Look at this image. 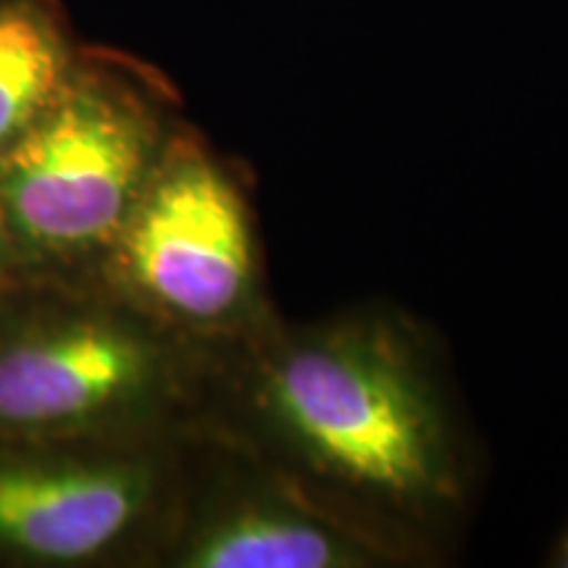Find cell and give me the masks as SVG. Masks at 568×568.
I'll return each instance as SVG.
<instances>
[{
    "label": "cell",
    "mask_w": 568,
    "mask_h": 568,
    "mask_svg": "<svg viewBox=\"0 0 568 568\" xmlns=\"http://www.w3.org/2000/svg\"><path fill=\"white\" fill-rule=\"evenodd\" d=\"M205 429L245 445L408 566L447 558L477 464L429 329L393 305L272 324L224 347Z\"/></svg>",
    "instance_id": "cell-1"
},
{
    "label": "cell",
    "mask_w": 568,
    "mask_h": 568,
    "mask_svg": "<svg viewBox=\"0 0 568 568\" xmlns=\"http://www.w3.org/2000/svg\"><path fill=\"white\" fill-rule=\"evenodd\" d=\"M219 361L109 290L0 337V443L187 435L209 418Z\"/></svg>",
    "instance_id": "cell-2"
},
{
    "label": "cell",
    "mask_w": 568,
    "mask_h": 568,
    "mask_svg": "<svg viewBox=\"0 0 568 568\" xmlns=\"http://www.w3.org/2000/svg\"><path fill=\"white\" fill-rule=\"evenodd\" d=\"M101 268L113 295L219 351L280 316L243 176L193 132L169 138Z\"/></svg>",
    "instance_id": "cell-3"
},
{
    "label": "cell",
    "mask_w": 568,
    "mask_h": 568,
    "mask_svg": "<svg viewBox=\"0 0 568 568\" xmlns=\"http://www.w3.org/2000/svg\"><path fill=\"white\" fill-rule=\"evenodd\" d=\"M174 130L155 98L119 74H69L0 151V213L38 258L105 261Z\"/></svg>",
    "instance_id": "cell-4"
},
{
    "label": "cell",
    "mask_w": 568,
    "mask_h": 568,
    "mask_svg": "<svg viewBox=\"0 0 568 568\" xmlns=\"http://www.w3.org/2000/svg\"><path fill=\"white\" fill-rule=\"evenodd\" d=\"M187 435L84 439L0 458V552L90 564L155 539L163 552L184 493Z\"/></svg>",
    "instance_id": "cell-5"
},
{
    "label": "cell",
    "mask_w": 568,
    "mask_h": 568,
    "mask_svg": "<svg viewBox=\"0 0 568 568\" xmlns=\"http://www.w3.org/2000/svg\"><path fill=\"white\" fill-rule=\"evenodd\" d=\"M209 477H184L161 556L180 568H403L385 539L355 527L245 445L201 426Z\"/></svg>",
    "instance_id": "cell-6"
},
{
    "label": "cell",
    "mask_w": 568,
    "mask_h": 568,
    "mask_svg": "<svg viewBox=\"0 0 568 568\" xmlns=\"http://www.w3.org/2000/svg\"><path fill=\"white\" fill-rule=\"evenodd\" d=\"M59 27L30 0L0 3V151L9 148L69 80Z\"/></svg>",
    "instance_id": "cell-7"
},
{
    "label": "cell",
    "mask_w": 568,
    "mask_h": 568,
    "mask_svg": "<svg viewBox=\"0 0 568 568\" xmlns=\"http://www.w3.org/2000/svg\"><path fill=\"white\" fill-rule=\"evenodd\" d=\"M550 564L552 566H560V568H568V529L564 531V535H560L556 548H552Z\"/></svg>",
    "instance_id": "cell-8"
},
{
    "label": "cell",
    "mask_w": 568,
    "mask_h": 568,
    "mask_svg": "<svg viewBox=\"0 0 568 568\" xmlns=\"http://www.w3.org/2000/svg\"><path fill=\"white\" fill-rule=\"evenodd\" d=\"M9 251H11V237H9V230H6L3 213H0V272H3L6 258H9Z\"/></svg>",
    "instance_id": "cell-9"
}]
</instances>
